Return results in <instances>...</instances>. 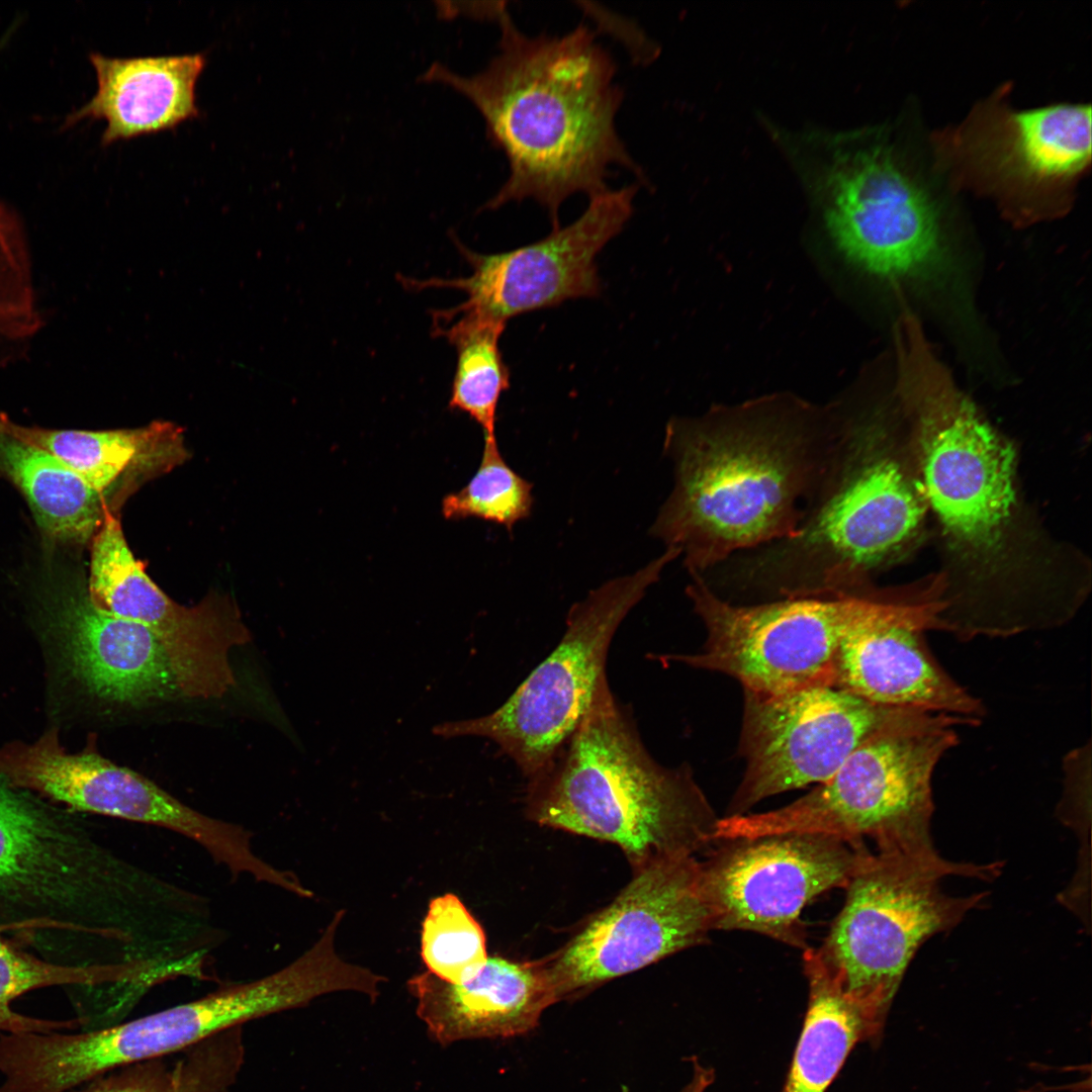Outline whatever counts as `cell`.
I'll return each instance as SVG.
<instances>
[{"mask_svg": "<svg viewBox=\"0 0 1092 1092\" xmlns=\"http://www.w3.org/2000/svg\"><path fill=\"white\" fill-rule=\"evenodd\" d=\"M496 19L499 50L483 71L460 76L436 63L422 77L468 98L508 160L507 180L482 209L533 199L556 229L568 197L609 189L612 167L646 182L617 132L623 91L615 83V61L594 31L579 24L560 36H529L506 7Z\"/></svg>", "mask_w": 1092, "mask_h": 1092, "instance_id": "cell-1", "label": "cell"}, {"mask_svg": "<svg viewBox=\"0 0 1092 1092\" xmlns=\"http://www.w3.org/2000/svg\"><path fill=\"white\" fill-rule=\"evenodd\" d=\"M833 408L789 396L673 418L663 449L673 487L650 534L701 574L729 556L791 537L820 480Z\"/></svg>", "mask_w": 1092, "mask_h": 1092, "instance_id": "cell-2", "label": "cell"}, {"mask_svg": "<svg viewBox=\"0 0 1092 1092\" xmlns=\"http://www.w3.org/2000/svg\"><path fill=\"white\" fill-rule=\"evenodd\" d=\"M162 877L108 847L75 812L0 781V934L53 962L120 967L160 921Z\"/></svg>", "mask_w": 1092, "mask_h": 1092, "instance_id": "cell-3", "label": "cell"}, {"mask_svg": "<svg viewBox=\"0 0 1092 1092\" xmlns=\"http://www.w3.org/2000/svg\"><path fill=\"white\" fill-rule=\"evenodd\" d=\"M903 372L922 492L967 572L947 596L950 608L976 623L1010 620L1028 609L1012 574L1021 562L1014 450L923 354L905 360Z\"/></svg>", "mask_w": 1092, "mask_h": 1092, "instance_id": "cell-4", "label": "cell"}, {"mask_svg": "<svg viewBox=\"0 0 1092 1092\" xmlns=\"http://www.w3.org/2000/svg\"><path fill=\"white\" fill-rule=\"evenodd\" d=\"M525 801L532 821L616 844L633 870L695 856L719 819L688 763L668 767L652 757L608 680L551 761L527 780Z\"/></svg>", "mask_w": 1092, "mask_h": 1092, "instance_id": "cell-5", "label": "cell"}, {"mask_svg": "<svg viewBox=\"0 0 1092 1092\" xmlns=\"http://www.w3.org/2000/svg\"><path fill=\"white\" fill-rule=\"evenodd\" d=\"M979 722L909 709L868 737L809 794L779 809L720 818L714 837L820 833L851 841L870 837L880 849L933 851V772L958 745L957 727Z\"/></svg>", "mask_w": 1092, "mask_h": 1092, "instance_id": "cell-6", "label": "cell"}, {"mask_svg": "<svg viewBox=\"0 0 1092 1092\" xmlns=\"http://www.w3.org/2000/svg\"><path fill=\"white\" fill-rule=\"evenodd\" d=\"M1000 866L956 863L936 850L880 849L864 854L848 881L846 900L820 948L842 990L885 1020L902 977L921 944L953 928L986 893L947 895L942 878L989 880Z\"/></svg>", "mask_w": 1092, "mask_h": 1092, "instance_id": "cell-7", "label": "cell"}, {"mask_svg": "<svg viewBox=\"0 0 1092 1092\" xmlns=\"http://www.w3.org/2000/svg\"><path fill=\"white\" fill-rule=\"evenodd\" d=\"M677 553L666 548L634 573L590 590L570 608L555 648L500 707L482 717L440 723L433 728L434 734L490 739L527 780L541 771L608 680V653L619 626Z\"/></svg>", "mask_w": 1092, "mask_h": 1092, "instance_id": "cell-8", "label": "cell"}, {"mask_svg": "<svg viewBox=\"0 0 1092 1092\" xmlns=\"http://www.w3.org/2000/svg\"><path fill=\"white\" fill-rule=\"evenodd\" d=\"M311 969L294 960L264 977L219 988L131 1020L78 1033L28 1032L15 1065L25 1092H69L117 1068L170 1057L246 1022L307 1005L316 997Z\"/></svg>", "mask_w": 1092, "mask_h": 1092, "instance_id": "cell-9", "label": "cell"}, {"mask_svg": "<svg viewBox=\"0 0 1092 1092\" xmlns=\"http://www.w3.org/2000/svg\"><path fill=\"white\" fill-rule=\"evenodd\" d=\"M690 576L686 594L704 624L706 640L699 652L658 658L725 673L743 691L760 696L834 686L840 642L881 593L732 604L711 593L696 574Z\"/></svg>", "mask_w": 1092, "mask_h": 1092, "instance_id": "cell-10", "label": "cell"}, {"mask_svg": "<svg viewBox=\"0 0 1092 1092\" xmlns=\"http://www.w3.org/2000/svg\"><path fill=\"white\" fill-rule=\"evenodd\" d=\"M941 151L962 184L1035 218L1066 205L1090 164L1091 106L1016 110L992 97L941 141Z\"/></svg>", "mask_w": 1092, "mask_h": 1092, "instance_id": "cell-11", "label": "cell"}, {"mask_svg": "<svg viewBox=\"0 0 1092 1092\" xmlns=\"http://www.w3.org/2000/svg\"><path fill=\"white\" fill-rule=\"evenodd\" d=\"M619 895L543 960L558 1001L704 943L713 930L696 856L633 870Z\"/></svg>", "mask_w": 1092, "mask_h": 1092, "instance_id": "cell-12", "label": "cell"}, {"mask_svg": "<svg viewBox=\"0 0 1092 1092\" xmlns=\"http://www.w3.org/2000/svg\"><path fill=\"white\" fill-rule=\"evenodd\" d=\"M10 783L72 812L119 818L165 828L197 843L234 878L274 885L278 868L255 850L245 826L203 814L134 770L96 752L68 753L57 728L21 742L7 762Z\"/></svg>", "mask_w": 1092, "mask_h": 1092, "instance_id": "cell-13", "label": "cell"}, {"mask_svg": "<svg viewBox=\"0 0 1092 1092\" xmlns=\"http://www.w3.org/2000/svg\"><path fill=\"white\" fill-rule=\"evenodd\" d=\"M907 710L836 686L771 696L743 691L738 752L745 769L728 816L745 814L770 796L825 783L859 744Z\"/></svg>", "mask_w": 1092, "mask_h": 1092, "instance_id": "cell-14", "label": "cell"}, {"mask_svg": "<svg viewBox=\"0 0 1092 1092\" xmlns=\"http://www.w3.org/2000/svg\"><path fill=\"white\" fill-rule=\"evenodd\" d=\"M726 841L701 863L713 930H749L807 948L801 920L816 896L845 888L869 851L863 841L784 833Z\"/></svg>", "mask_w": 1092, "mask_h": 1092, "instance_id": "cell-15", "label": "cell"}, {"mask_svg": "<svg viewBox=\"0 0 1092 1092\" xmlns=\"http://www.w3.org/2000/svg\"><path fill=\"white\" fill-rule=\"evenodd\" d=\"M826 177L828 230L852 263L897 280L931 277L941 263L940 209L887 143L841 152Z\"/></svg>", "mask_w": 1092, "mask_h": 1092, "instance_id": "cell-16", "label": "cell"}, {"mask_svg": "<svg viewBox=\"0 0 1092 1092\" xmlns=\"http://www.w3.org/2000/svg\"><path fill=\"white\" fill-rule=\"evenodd\" d=\"M87 588L101 610L147 628L163 647L181 696L220 698L236 684L230 654L251 640L234 603L209 596L194 607L169 598L147 574L107 508L91 540Z\"/></svg>", "mask_w": 1092, "mask_h": 1092, "instance_id": "cell-17", "label": "cell"}, {"mask_svg": "<svg viewBox=\"0 0 1092 1092\" xmlns=\"http://www.w3.org/2000/svg\"><path fill=\"white\" fill-rule=\"evenodd\" d=\"M638 186L608 189L590 197L575 221L552 229L544 239L515 250L479 254L457 242L472 268L468 277H403L400 281L417 290L450 287L464 291V302L440 310L446 316L474 315L503 323L569 299L596 297L601 292L596 258L630 219Z\"/></svg>", "mask_w": 1092, "mask_h": 1092, "instance_id": "cell-18", "label": "cell"}, {"mask_svg": "<svg viewBox=\"0 0 1092 1092\" xmlns=\"http://www.w3.org/2000/svg\"><path fill=\"white\" fill-rule=\"evenodd\" d=\"M942 608L936 584L916 595L883 589L842 638L834 686L882 706L980 721L982 702L945 671L925 638Z\"/></svg>", "mask_w": 1092, "mask_h": 1092, "instance_id": "cell-19", "label": "cell"}, {"mask_svg": "<svg viewBox=\"0 0 1092 1092\" xmlns=\"http://www.w3.org/2000/svg\"><path fill=\"white\" fill-rule=\"evenodd\" d=\"M38 632L60 671L97 699L141 706L180 696L154 634L98 608L82 580L44 589Z\"/></svg>", "mask_w": 1092, "mask_h": 1092, "instance_id": "cell-20", "label": "cell"}, {"mask_svg": "<svg viewBox=\"0 0 1092 1092\" xmlns=\"http://www.w3.org/2000/svg\"><path fill=\"white\" fill-rule=\"evenodd\" d=\"M406 986L417 1000L418 1016L442 1045L526 1034L538 1026L544 1010L558 1002L543 960L487 957L467 982L451 984L427 971Z\"/></svg>", "mask_w": 1092, "mask_h": 1092, "instance_id": "cell-21", "label": "cell"}, {"mask_svg": "<svg viewBox=\"0 0 1092 1092\" xmlns=\"http://www.w3.org/2000/svg\"><path fill=\"white\" fill-rule=\"evenodd\" d=\"M89 59L97 90L66 117V128L84 119H103L107 125L101 142L108 146L173 129L199 115L195 87L206 65L203 54L119 59L92 53Z\"/></svg>", "mask_w": 1092, "mask_h": 1092, "instance_id": "cell-22", "label": "cell"}, {"mask_svg": "<svg viewBox=\"0 0 1092 1092\" xmlns=\"http://www.w3.org/2000/svg\"><path fill=\"white\" fill-rule=\"evenodd\" d=\"M0 426L52 455L103 495L121 477H153L187 456L182 429L170 422L108 431L51 430L22 426L0 414Z\"/></svg>", "mask_w": 1092, "mask_h": 1092, "instance_id": "cell-23", "label": "cell"}, {"mask_svg": "<svg viewBox=\"0 0 1092 1092\" xmlns=\"http://www.w3.org/2000/svg\"><path fill=\"white\" fill-rule=\"evenodd\" d=\"M808 1006L783 1092H825L852 1049L880 1035L884 1021L850 998L817 948L803 956Z\"/></svg>", "mask_w": 1092, "mask_h": 1092, "instance_id": "cell-24", "label": "cell"}, {"mask_svg": "<svg viewBox=\"0 0 1092 1092\" xmlns=\"http://www.w3.org/2000/svg\"><path fill=\"white\" fill-rule=\"evenodd\" d=\"M0 476L17 487L51 539L83 544L103 523L104 495L52 455L0 426Z\"/></svg>", "mask_w": 1092, "mask_h": 1092, "instance_id": "cell-25", "label": "cell"}, {"mask_svg": "<svg viewBox=\"0 0 1092 1092\" xmlns=\"http://www.w3.org/2000/svg\"><path fill=\"white\" fill-rule=\"evenodd\" d=\"M242 1027L170 1057L126 1065L69 1092H228L244 1062Z\"/></svg>", "mask_w": 1092, "mask_h": 1092, "instance_id": "cell-26", "label": "cell"}, {"mask_svg": "<svg viewBox=\"0 0 1092 1092\" xmlns=\"http://www.w3.org/2000/svg\"><path fill=\"white\" fill-rule=\"evenodd\" d=\"M435 332L451 342L457 359L449 406L467 414L482 429L484 440H496V410L511 386V372L499 349L507 323L473 315L434 314Z\"/></svg>", "mask_w": 1092, "mask_h": 1092, "instance_id": "cell-27", "label": "cell"}, {"mask_svg": "<svg viewBox=\"0 0 1092 1092\" xmlns=\"http://www.w3.org/2000/svg\"><path fill=\"white\" fill-rule=\"evenodd\" d=\"M116 984L117 978L109 970L56 963L12 944L0 934L2 1033L65 1031L83 1025L79 1018L44 1019L16 1012L11 1003L27 992L48 987H70L102 996Z\"/></svg>", "mask_w": 1092, "mask_h": 1092, "instance_id": "cell-28", "label": "cell"}, {"mask_svg": "<svg viewBox=\"0 0 1092 1092\" xmlns=\"http://www.w3.org/2000/svg\"><path fill=\"white\" fill-rule=\"evenodd\" d=\"M421 957L428 972L451 984L471 980L485 965L484 931L457 895L445 893L430 901Z\"/></svg>", "mask_w": 1092, "mask_h": 1092, "instance_id": "cell-29", "label": "cell"}, {"mask_svg": "<svg viewBox=\"0 0 1092 1092\" xmlns=\"http://www.w3.org/2000/svg\"><path fill=\"white\" fill-rule=\"evenodd\" d=\"M533 483L508 465L496 440H484L480 464L469 482L446 495L441 505L444 518H476L512 531L532 512Z\"/></svg>", "mask_w": 1092, "mask_h": 1092, "instance_id": "cell-30", "label": "cell"}, {"mask_svg": "<svg viewBox=\"0 0 1092 1092\" xmlns=\"http://www.w3.org/2000/svg\"><path fill=\"white\" fill-rule=\"evenodd\" d=\"M691 1061L693 1064V1076L680 1092H706L714 1081V1071L703 1066L696 1057L692 1058Z\"/></svg>", "mask_w": 1092, "mask_h": 1092, "instance_id": "cell-31", "label": "cell"}, {"mask_svg": "<svg viewBox=\"0 0 1092 1092\" xmlns=\"http://www.w3.org/2000/svg\"><path fill=\"white\" fill-rule=\"evenodd\" d=\"M222 935H223V930H222V929L220 928V931H219V937H218V941H217V944H216V946H215V948H216V949H217V948H218V946L220 945V942H221V939H222ZM216 949H214V950H216ZM213 952H214V951H213ZM212 954H213V953H212ZM211 958H212V957H211ZM210 960H211V959H210ZM208 967H210V961H209V964H208L207 968H206V969H205V971H204V974H203V975H202V977H201L202 979H203V978L205 977V975H206V973H207V971H208V969H209ZM201 978H199L198 980H201Z\"/></svg>", "mask_w": 1092, "mask_h": 1092, "instance_id": "cell-32", "label": "cell"}]
</instances>
